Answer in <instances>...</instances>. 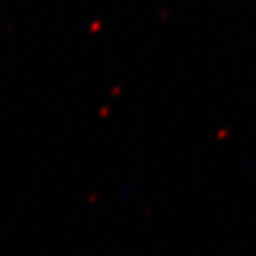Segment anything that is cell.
Instances as JSON below:
<instances>
[]
</instances>
